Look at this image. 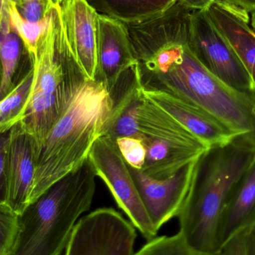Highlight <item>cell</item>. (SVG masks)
Returning <instances> with one entry per match:
<instances>
[{
    "mask_svg": "<svg viewBox=\"0 0 255 255\" xmlns=\"http://www.w3.org/2000/svg\"><path fill=\"white\" fill-rule=\"evenodd\" d=\"M89 160L57 181L18 214L17 232L6 255H61L96 192Z\"/></svg>",
    "mask_w": 255,
    "mask_h": 255,
    "instance_id": "obj_3",
    "label": "cell"
},
{
    "mask_svg": "<svg viewBox=\"0 0 255 255\" xmlns=\"http://www.w3.org/2000/svg\"><path fill=\"white\" fill-rule=\"evenodd\" d=\"M196 160L164 179L151 178L127 164L147 214L157 230L179 214L191 185Z\"/></svg>",
    "mask_w": 255,
    "mask_h": 255,
    "instance_id": "obj_8",
    "label": "cell"
},
{
    "mask_svg": "<svg viewBox=\"0 0 255 255\" xmlns=\"http://www.w3.org/2000/svg\"><path fill=\"white\" fill-rule=\"evenodd\" d=\"M115 142L126 163L130 167L142 170L146 155L142 140L137 137L125 136L118 138Z\"/></svg>",
    "mask_w": 255,
    "mask_h": 255,
    "instance_id": "obj_22",
    "label": "cell"
},
{
    "mask_svg": "<svg viewBox=\"0 0 255 255\" xmlns=\"http://www.w3.org/2000/svg\"><path fill=\"white\" fill-rule=\"evenodd\" d=\"M61 18L69 44L87 80H97L98 13L86 0H64Z\"/></svg>",
    "mask_w": 255,
    "mask_h": 255,
    "instance_id": "obj_11",
    "label": "cell"
},
{
    "mask_svg": "<svg viewBox=\"0 0 255 255\" xmlns=\"http://www.w3.org/2000/svg\"><path fill=\"white\" fill-rule=\"evenodd\" d=\"M135 227L112 208L95 210L76 225L64 255H133Z\"/></svg>",
    "mask_w": 255,
    "mask_h": 255,
    "instance_id": "obj_7",
    "label": "cell"
},
{
    "mask_svg": "<svg viewBox=\"0 0 255 255\" xmlns=\"http://www.w3.org/2000/svg\"><path fill=\"white\" fill-rule=\"evenodd\" d=\"M184 6L194 10H208L217 0H179Z\"/></svg>",
    "mask_w": 255,
    "mask_h": 255,
    "instance_id": "obj_26",
    "label": "cell"
},
{
    "mask_svg": "<svg viewBox=\"0 0 255 255\" xmlns=\"http://www.w3.org/2000/svg\"><path fill=\"white\" fill-rule=\"evenodd\" d=\"M38 154L20 123L10 129L6 162V204L16 214L29 205Z\"/></svg>",
    "mask_w": 255,
    "mask_h": 255,
    "instance_id": "obj_9",
    "label": "cell"
},
{
    "mask_svg": "<svg viewBox=\"0 0 255 255\" xmlns=\"http://www.w3.org/2000/svg\"><path fill=\"white\" fill-rule=\"evenodd\" d=\"M10 1H13L16 4V6H19L22 0H10Z\"/></svg>",
    "mask_w": 255,
    "mask_h": 255,
    "instance_id": "obj_31",
    "label": "cell"
},
{
    "mask_svg": "<svg viewBox=\"0 0 255 255\" xmlns=\"http://www.w3.org/2000/svg\"><path fill=\"white\" fill-rule=\"evenodd\" d=\"M249 13L255 10V0H228Z\"/></svg>",
    "mask_w": 255,
    "mask_h": 255,
    "instance_id": "obj_27",
    "label": "cell"
},
{
    "mask_svg": "<svg viewBox=\"0 0 255 255\" xmlns=\"http://www.w3.org/2000/svg\"><path fill=\"white\" fill-rule=\"evenodd\" d=\"M18 214L7 204L0 205V255H6L17 232Z\"/></svg>",
    "mask_w": 255,
    "mask_h": 255,
    "instance_id": "obj_21",
    "label": "cell"
},
{
    "mask_svg": "<svg viewBox=\"0 0 255 255\" xmlns=\"http://www.w3.org/2000/svg\"><path fill=\"white\" fill-rule=\"evenodd\" d=\"M22 46V41L10 26L6 2L0 15V100L15 87L13 78L20 61Z\"/></svg>",
    "mask_w": 255,
    "mask_h": 255,
    "instance_id": "obj_17",
    "label": "cell"
},
{
    "mask_svg": "<svg viewBox=\"0 0 255 255\" xmlns=\"http://www.w3.org/2000/svg\"><path fill=\"white\" fill-rule=\"evenodd\" d=\"M138 126L139 139L146 151L142 171L151 178L164 179L172 176L208 149L143 94L138 109Z\"/></svg>",
    "mask_w": 255,
    "mask_h": 255,
    "instance_id": "obj_4",
    "label": "cell"
},
{
    "mask_svg": "<svg viewBox=\"0 0 255 255\" xmlns=\"http://www.w3.org/2000/svg\"><path fill=\"white\" fill-rule=\"evenodd\" d=\"M189 43L201 64L222 82L238 91L255 92L238 54L213 23L207 10L192 11Z\"/></svg>",
    "mask_w": 255,
    "mask_h": 255,
    "instance_id": "obj_6",
    "label": "cell"
},
{
    "mask_svg": "<svg viewBox=\"0 0 255 255\" xmlns=\"http://www.w3.org/2000/svg\"><path fill=\"white\" fill-rule=\"evenodd\" d=\"M88 160L97 177L106 184L118 206L127 214L135 229L148 241L156 238L158 230L147 214L116 142L107 136H100L90 151Z\"/></svg>",
    "mask_w": 255,
    "mask_h": 255,
    "instance_id": "obj_5",
    "label": "cell"
},
{
    "mask_svg": "<svg viewBox=\"0 0 255 255\" xmlns=\"http://www.w3.org/2000/svg\"><path fill=\"white\" fill-rule=\"evenodd\" d=\"M55 5L52 0H22L17 8L27 20L39 22L49 16Z\"/></svg>",
    "mask_w": 255,
    "mask_h": 255,
    "instance_id": "obj_24",
    "label": "cell"
},
{
    "mask_svg": "<svg viewBox=\"0 0 255 255\" xmlns=\"http://www.w3.org/2000/svg\"><path fill=\"white\" fill-rule=\"evenodd\" d=\"M111 109L112 100L104 84L85 81L40 150L29 204L88 160L94 142L101 136Z\"/></svg>",
    "mask_w": 255,
    "mask_h": 255,
    "instance_id": "obj_2",
    "label": "cell"
},
{
    "mask_svg": "<svg viewBox=\"0 0 255 255\" xmlns=\"http://www.w3.org/2000/svg\"><path fill=\"white\" fill-rule=\"evenodd\" d=\"M6 2H7V0H0V15L2 13L3 10L5 7Z\"/></svg>",
    "mask_w": 255,
    "mask_h": 255,
    "instance_id": "obj_29",
    "label": "cell"
},
{
    "mask_svg": "<svg viewBox=\"0 0 255 255\" xmlns=\"http://www.w3.org/2000/svg\"><path fill=\"white\" fill-rule=\"evenodd\" d=\"M10 131V130H0V205L6 204L7 201L6 162Z\"/></svg>",
    "mask_w": 255,
    "mask_h": 255,
    "instance_id": "obj_25",
    "label": "cell"
},
{
    "mask_svg": "<svg viewBox=\"0 0 255 255\" xmlns=\"http://www.w3.org/2000/svg\"><path fill=\"white\" fill-rule=\"evenodd\" d=\"M255 226V157L237 184L226 205L220 224L222 248L238 234Z\"/></svg>",
    "mask_w": 255,
    "mask_h": 255,
    "instance_id": "obj_15",
    "label": "cell"
},
{
    "mask_svg": "<svg viewBox=\"0 0 255 255\" xmlns=\"http://www.w3.org/2000/svg\"><path fill=\"white\" fill-rule=\"evenodd\" d=\"M208 13L238 54L255 90V34L249 25V13L228 0L216 1Z\"/></svg>",
    "mask_w": 255,
    "mask_h": 255,
    "instance_id": "obj_14",
    "label": "cell"
},
{
    "mask_svg": "<svg viewBox=\"0 0 255 255\" xmlns=\"http://www.w3.org/2000/svg\"><path fill=\"white\" fill-rule=\"evenodd\" d=\"M112 109L101 136L112 140L125 136L139 138L138 109L142 97L136 64L126 70L109 91Z\"/></svg>",
    "mask_w": 255,
    "mask_h": 255,
    "instance_id": "obj_13",
    "label": "cell"
},
{
    "mask_svg": "<svg viewBox=\"0 0 255 255\" xmlns=\"http://www.w3.org/2000/svg\"><path fill=\"white\" fill-rule=\"evenodd\" d=\"M136 64L124 22L98 13L97 27V80L110 91L121 75Z\"/></svg>",
    "mask_w": 255,
    "mask_h": 255,
    "instance_id": "obj_10",
    "label": "cell"
},
{
    "mask_svg": "<svg viewBox=\"0 0 255 255\" xmlns=\"http://www.w3.org/2000/svg\"><path fill=\"white\" fill-rule=\"evenodd\" d=\"M33 82L31 67L20 82L0 100V130H9L23 119Z\"/></svg>",
    "mask_w": 255,
    "mask_h": 255,
    "instance_id": "obj_18",
    "label": "cell"
},
{
    "mask_svg": "<svg viewBox=\"0 0 255 255\" xmlns=\"http://www.w3.org/2000/svg\"><path fill=\"white\" fill-rule=\"evenodd\" d=\"M251 22L253 31H254L255 34V11L252 12Z\"/></svg>",
    "mask_w": 255,
    "mask_h": 255,
    "instance_id": "obj_28",
    "label": "cell"
},
{
    "mask_svg": "<svg viewBox=\"0 0 255 255\" xmlns=\"http://www.w3.org/2000/svg\"><path fill=\"white\" fill-rule=\"evenodd\" d=\"M100 14L124 23L141 22L162 14L178 0H86Z\"/></svg>",
    "mask_w": 255,
    "mask_h": 255,
    "instance_id": "obj_16",
    "label": "cell"
},
{
    "mask_svg": "<svg viewBox=\"0 0 255 255\" xmlns=\"http://www.w3.org/2000/svg\"><path fill=\"white\" fill-rule=\"evenodd\" d=\"M220 255H255V226L234 237L222 248Z\"/></svg>",
    "mask_w": 255,
    "mask_h": 255,
    "instance_id": "obj_23",
    "label": "cell"
},
{
    "mask_svg": "<svg viewBox=\"0 0 255 255\" xmlns=\"http://www.w3.org/2000/svg\"><path fill=\"white\" fill-rule=\"evenodd\" d=\"M7 7L10 26L22 41L28 58H31L36 53L39 41L47 28L51 13L43 20L31 22L21 15L13 1L7 0Z\"/></svg>",
    "mask_w": 255,
    "mask_h": 255,
    "instance_id": "obj_19",
    "label": "cell"
},
{
    "mask_svg": "<svg viewBox=\"0 0 255 255\" xmlns=\"http://www.w3.org/2000/svg\"><path fill=\"white\" fill-rule=\"evenodd\" d=\"M64 0H52V2L55 4H61Z\"/></svg>",
    "mask_w": 255,
    "mask_h": 255,
    "instance_id": "obj_30",
    "label": "cell"
},
{
    "mask_svg": "<svg viewBox=\"0 0 255 255\" xmlns=\"http://www.w3.org/2000/svg\"><path fill=\"white\" fill-rule=\"evenodd\" d=\"M133 255H220V253H205L196 250L178 233L173 236L156 237Z\"/></svg>",
    "mask_w": 255,
    "mask_h": 255,
    "instance_id": "obj_20",
    "label": "cell"
},
{
    "mask_svg": "<svg viewBox=\"0 0 255 255\" xmlns=\"http://www.w3.org/2000/svg\"><path fill=\"white\" fill-rule=\"evenodd\" d=\"M0 77H1V65H0Z\"/></svg>",
    "mask_w": 255,
    "mask_h": 255,
    "instance_id": "obj_32",
    "label": "cell"
},
{
    "mask_svg": "<svg viewBox=\"0 0 255 255\" xmlns=\"http://www.w3.org/2000/svg\"><path fill=\"white\" fill-rule=\"evenodd\" d=\"M255 157L240 137L207 149L196 160L188 194L178 215V233L196 250L220 253L219 233L226 205Z\"/></svg>",
    "mask_w": 255,
    "mask_h": 255,
    "instance_id": "obj_1",
    "label": "cell"
},
{
    "mask_svg": "<svg viewBox=\"0 0 255 255\" xmlns=\"http://www.w3.org/2000/svg\"><path fill=\"white\" fill-rule=\"evenodd\" d=\"M142 91L145 98L178 121L208 148L226 145L238 137L206 112L171 94L142 88Z\"/></svg>",
    "mask_w": 255,
    "mask_h": 255,
    "instance_id": "obj_12",
    "label": "cell"
}]
</instances>
